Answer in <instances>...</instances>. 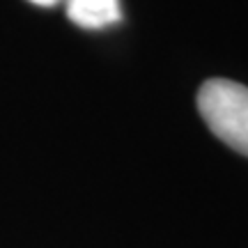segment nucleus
Returning a JSON list of instances; mask_svg holds the SVG:
<instances>
[{
	"mask_svg": "<svg viewBox=\"0 0 248 248\" xmlns=\"http://www.w3.org/2000/svg\"><path fill=\"white\" fill-rule=\"evenodd\" d=\"M198 110L209 131L230 150L248 156V88L228 78H212L198 92Z\"/></svg>",
	"mask_w": 248,
	"mask_h": 248,
	"instance_id": "nucleus-1",
	"label": "nucleus"
},
{
	"mask_svg": "<svg viewBox=\"0 0 248 248\" xmlns=\"http://www.w3.org/2000/svg\"><path fill=\"white\" fill-rule=\"evenodd\" d=\"M71 23L85 30H104L122 21L120 0H64Z\"/></svg>",
	"mask_w": 248,
	"mask_h": 248,
	"instance_id": "nucleus-2",
	"label": "nucleus"
},
{
	"mask_svg": "<svg viewBox=\"0 0 248 248\" xmlns=\"http://www.w3.org/2000/svg\"><path fill=\"white\" fill-rule=\"evenodd\" d=\"M28 2H32V5H39V7H55V5H60L62 0H28Z\"/></svg>",
	"mask_w": 248,
	"mask_h": 248,
	"instance_id": "nucleus-3",
	"label": "nucleus"
}]
</instances>
